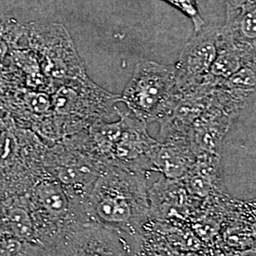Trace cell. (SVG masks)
Segmentation results:
<instances>
[{"instance_id": "cell-13", "label": "cell", "mask_w": 256, "mask_h": 256, "mask_svg": "<svg viewBox=\"0 0 256 256\" xmlns=\"http://www.w3.org/2000/svg\"><path fill=\"white\" fill-rule=\"evenodd\" d=\"M256 64H247L241 68L236 74L221 82L218 86H222L248 101L256 93Z\"/></svg>"}, {"instance_id": "cell-1", "label": "cell", "mask_w": 256, "mask_h": 256, "mask_svg": "<svg viewBox=\"0 0 256 256\" xmlns=\"http://www.w3.org/2000/svg\"><path fill=\"white\" fill-rule=\"evenodd\" d=\"M147 174L108 166L86 196L90 222L140 238L150 212Z\"/></svg>"}, {"instance_id": "cell-16", "label": "cell", "mask_w": 256, "mask_h": 256, "mask_svg": "<svg viewBox=\"0 0 256 256\" xmlns=\"http://www.w3.org/2000/svg\"><path fill=\"white\" fill-rule=\"evenodd\" d=\"M172 6L180 10L186 16L192 20L194 32L202 30L206 26V22L202 18L198 8L196 0H164Z\"/></svg>"}, {"instance_id": "cell-3", "label": "cell", "mask_w": 256, "mask_h": 256, "mask_svg": "<svg viewBox=\"0 0 256 256\" xmlns=\"http://www.w3.org/2000/svg\"><path fill=\"white\" fill-rule=\"evenodd\" d=\"M180 96L174 66L140 61L120 102H124L136 118L148 124L164 119Z\"/></svg>"}, {"instance_id": "cell-11", "label": "cell", "mask_w": 256, "mask_h": 256, "mask_svg": "<svg viewBox=\"0 0 256 256\" xmlns=\"http://www.w3.org/2000/svg\"><path fill=\"white\" fill-rule=\"evenodd\" d=\"M34 192L39 203L50 214L61 216L68 209V200L64 188L55 178L41 180L37 184Z\"/></svg>"}, {"instance_id": "cell-17", "label": "cell", "mask_w": 256, "mask_h": 256, "mask_svg": "<svg viewBox=\"0 0 256 256\" xmlns=\"http://www.w3.org/2000/svg\"><path fill=\"white\" fill-rule=\"evenodd\" d=\"M21 245L16 240L0 241V256H14L20 250Z\"/></svg>"}, {"instance_id": "cell-12", "label": "cell", "mask_w": 256, "mask_h": 256, "mask_svg": "<svg viewBox=\"0 0 256 256\" xmlns=\"http://www.w3.org/2000/svg\"><path fill=\"white\" fill-rule=\"evenodd\" d=\"M28 26L16 19L0 14V64L5 66L7 58L16 50L18 44L26 36Z\"/></svg>"}, {"instance_id": "cell-7", "label": "cell", "mask_w": 256, "mask_h": 256, "mask_svg": "<svg viewBox=\"0 0 256 256\" xmlns=\"http://www.w3.org/2000/svg\"><path fill=\"white\" fill-rule=\"evenodd\" d=\"M140 238L90 222L64 245L62 256H138Z\"/></svg>"}, {"instance_id": "cell-15", "label": "cell", "mask_w": 256, "mask_h": 256, "mask_svg": "<svg viewBox=\"0 0 256 256\" xmlns=\"http://www.w3.org/2000/svg\"><path fill=\"white\" fill-rule=\"evenodd\" d=\"M9 221L14 232L19 238L30 239L34 236V227L26 210L16 208L9 214Z\"/></svg>"}, {"instance_id": "cell-18", "label": "cell", "mask_w": 256, "mask_h": 256, "mask_svg": "<svg viewBox=\"0 0 256 256\" xmlns=\"http://www.w3.org/2000/svg\"><path fill=\"white\" fill-rule=\"evenodd\" d=\"M225 1L227 6L234 7V8H241V7H246L248 5L256 4V0H225Z\"/></svg>"}, {"instance_id": "cell-8", "label": "cell", "mask_w": 256, "mask_h": 256, "mask_svg": "<svg viewBox=\"0 0 256 256\" xmlns=\"http://www.w3.org/2000/svg\"><path fill=\"white\" fill-rule=\"evenodd\" d=\"M196 160L188 138L160 142L151 158L154 172L166 178L180 180Z\"/></svg>"}, {"instance_id": "cell-9", "label": "cell", "mask_w": 256, "mask_h": 256, "mask_svg": "<svg viewBox=\"0 0 256 256\" xmlns=\"http://www.w3.org/2000/svg\"><path fill=\"white\" fill-rule=\"evenodd\" d=\"M256 52L254 48L238 46L218 37L216 55L210 68L208 84L218 86L241 68L256 64Z\"/></svg>"}, {"instance_id": "cell-4", "label": "cell", "mask_w": 256, "mask_h": 256, "mask_svg": "<svg viewBox=\"0 0 256 256\" xmlns=\"http://www.w3.org/2000/svg\"><path fill=\"white\" fill-rule=\"evenodd\" d=\"M28 38L36 52L38 64L50 86V90L58 82L86 76L74 42L64 26L30 24Z\"/></svg>"}, {"instance_id": "cell-5", "label": "cell", "mask_w": 256, "mask_h": 256, "mask_svg": "<svg viewBox=\"0 0 256 256\" xmlns=\"http://www.w3.org/2000/svg\"><path fill=\"white\" fill-rule=\"evenodd\" d=\"M218 30V28L206 25L194 32L183 48L174 66L176 86L180 93L194 92L209 84L208 77L216 55Z\"/></svg>"}, {"instance_id": "cell-2", "label": "cell", "mask_w": 256, "mask_h": 256, "mask_svg": "<svg viewBox=\"0 0 256 256\" xmlns=\"http://www.w3.org/2000/svg\"><path fill=\"white\" fill-rule=\"evenodd\" d=\"M50 94L58 138L77 134L97 122H111L118 116L120 95L106 90L88 75L58 82Z\"/></svg>"}, {"instance_id": "cell-6", "label": "cell", "mask_w": 256, "mask_h": 256, "mask_svg": "<svg viewBox=\"0 0 256 256\" xmlns=\"http://www.w3.org/2000/svg\"><path fill=\"white\" fill-rule=\"evenodd\" d=\"M122 132L110 158V166L148 174L152 172L151 158L160 142L147 132L146 124L134 115L118 111Z\"/></svg>"}, {"instance_id": "cell-10", "label": "cell", "mask_w": 256, "mask_h": 256, "mask_svg": "<svg viewBox=\"0 0 256 256\" xmlns=\"http://www.w3.org/2000/svg\"><path fill=\"white\" fill-rule=\"evenodd\" d=\"M218 37L238 46L256 48V4L241 8L227 6L226 20L218 28Z\"/></svg>"}, {"instance_id": "cell-14", "label": "cell", "mask_w": 256, "mask_h": 256, "mask_svg": "<svg viewBox=\"0 0 256 256\" xmlns=\"http://www.w3.org/2000/svg\"><path fill=\"white\" fill-rule=\"evenodd\" d=\"M18 150V144L12 126H10L0 142V167L6 168L16 160Z\"/></svg>"}]
</instances>
